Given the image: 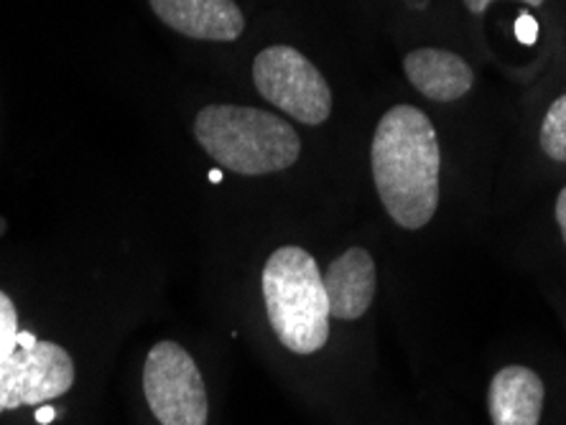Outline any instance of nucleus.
Segmentation results:
<instances>
[{
    "instance_id": "f257e3e1",
    "label": "nucleus",
    "mask_w": 566,
    "mask_h": 425,
    "mask_svg": "<svg viewBox=\"0 0 566 425\" xmlns=\"http://www.w3.org/2000/svg\"><path fill=\"white\" fill-rule=\"evenodd\" d=\"M373 181L382 210L403 230L434 220L441 199V148L434 123L413 105L382 115L370 146Z\"/></svg>"
},
{
    "instance_id": "f03ea898",
    "label": "nucleus",
    "mask_w": 566,
    "mask_h": 425,
    "mask_svg": "<svg viewBox=\"0 0 566 425\" xmlns=\"http://www.w3.org/2000/svg\"><path fill=\"white\" fill-rule=\"evenodd\" d=\"M263 311L271 334L294 357H314L332 339V314L314 255L283 245L269 255L261 273Z\"/></svg>"
},
{
    "instance_id": "7ed1b4c3",
    "label": "nucleus",
    "mask_w": 566,
    "mask_h": 425,
    "mask_svg": "<svg viewBox=\"0 0 566 425\" xmlns=\"http://www.w3.org/2000/svg\"><path fill=\"white\" fill-rule=\"evenodd\" d=\"M195 138L222 169L240 177L286 171L302 156L298 132L258 107L207 105L195 120Z\"/></svg>"
},
{
    "instance_id": "20e7f679",
    "label": "nucleus",
    "mask_w": 566,
    "mask_h": 425,
    "mask_svg": "<svg viewBox=\"0 0 566 425\" xmlns=\"http://www.w3.org/2000/svg\"><path fill=\"white\" fill-rule=\"evenodd\" d=\"M82 380V357L62 337L44 334L36 344L15 347L0 362V418L29 411L33 425H64Z\"/></svg>"
},
{
    "instance_id": "39448f33",
    "label": "nucleus",
    "mask_w": 566,
    "mask_h": 425,
    "mask_svg": "<svg viewBox=\"0 0 566 425\" xmlns=\"http://www.w3.org/2000/svg\"><path fill=\"white\" fill-rule=\"evenodd\" d=\"M140 400L154 425H210V390L197 357L177 339H158L140 364Z\"/></svg>"
},
{
    "instance_id": "423d86ee",
    "label": "nucleus",
    "mask_w": 566,
    "mask_h": 425,
    "mask_svg": "<svg viewBox=\"0 0 566 425\" xmlns=\"http://www.w3.org/2000/svg\"><path fill=\"white\" fill-rule=\"evenodd\" d=\"M258 95L304 125H322L332 115V89L324 74L294 46H269L255 56Z\"/></svg>"
},
{
    "instance_id": "0eeeda50",
    "label": "nucleus",
    "mask_w": 566,
    "mask_h": 425,
    "mask_svg": "<svg viewBox=\"0 0 566 425\" xmlns=\"http://www.w3.org/2000/svg\"><path fill=\"white\" fill-rule=\"evenodd\" d=\"M322 278L332 321H360L378 296V268L365 247H349L337 255Z\"/></svg>"
},
{
    "instance_id": "6e6552de",
    "label": "nucleus",
    "mask_w": 566,
    "mask_h": 425,
    "mask_svg": "<svg viewBox=\"0 0 566 425\" xmlns=\"http://www.w3.org/2000/svg\"><path fill=\"white\" fill-rule=\"evenodd\" d=\"M151 11L181 36L199 41H235L245 15L235 0H148Z\"/></svg>"
},
{
    "instance_id": "1a4fd4ad",
    "label": "nucleus",
    "mask_w": 566,
    "mask_h": 425,
    "mask_svg": "<svg viewBox=\"0 0 566 425\" xmlns=\"http://www.w3.org/2000/svg\"><path fill=\"white\" fill-rule=\"evenodd\" d=\"M546 385L526 364H507L488 385V415L493 425H541Z\"/></svg>"
},
{
    "instance_id": "9d476101",
    "label": "nucleus",
    "mask_w": 566,
    "mask_h": 425,
    "mask_svg": "<svg viewBox=\"0 0 566 425\" xmlns=\"http://www.w3.org/2000/svg\"><path fill=\"white\" fill-rule=\"evenodd\" d=\"M406 79L434 103H454L468 95L474 82L472 66L447 49H413L403 60Z\"/></svg>"
},
{
    "instance_id": "9b49d317",
    "label": "nucleus",
    "mask_w": 566,
    "mask_h": 425,
    "mask_svg": "<svg viewBox=\"0 0 566 425\" xmlns=\"http://www.w3.org/2000/svg\"><path fill=\"white\" fill-rule=\"evenodd\" d=\"M541 151H544L552 161L566 163V95L554 99L548 113L541 123Z\"/></svg>"
},
{
    "instance_id": "f8f14e48",
    "label": "nucleus",
    "mask_w": 566,
    "mask_h": 425,
    "mask_svg": "<svg viewBox=\"0 0 566 425\" xmlns=\"http://www.w3.org/2000/svg\"><path fill=\"white\" fill-rule=\"evenodd\" d=\"M15 339H19V306L11 294L0 288V362L15 352Z\"/></svg>"
},
{
    "instance_id": "ddd939ff",
    "label": "nucleus",
    "mask_w": 566,
    "mask_h": 425,
    "mask_svg": "<svg viewBox=\"0 0 566 425\" xmlns=\"http://www.w3.org/2000/svg\"><path fill=\"white\" fill-rule=\"evenodd\" d=\"M518 39L523 44H534L536 41V21L531 15H523L518 19Z\"/></svg>"
},
{
    "instance_id": "4468645a",
    "label": "nucleus",
    "mask_w": 566,
    "mask_h": 425,
    "mask_svg": "<svg viewBox=\"0 0 566 425\" xmlns=\"http://www.w3.org/2000/svg\"><path fill=\"white\" fill-rule=\"evenodd\" d=\"M490 3H493V0H464V6H468V11H470V13H474V15L485 13ZM521 3H528V6L538 8V6H544L546 0H521Z\"/></svg>"
},
{
    "instance_id": "2eb2a0df",
    "label": "nucleus",
    "mask_w": 566,
    "mask_h": 425,
    "mask_svg": "<svg viewBox=\"0 0 566 425\" xmlns=\"http://www.w3.org/2000/svg\"><path fill=\"white\" fill-rule=\"evenodd\" d=\"M556 224H559L562 240L566 245V187L559 191V196H556Z\"/></svg>"
}]
</instances>
